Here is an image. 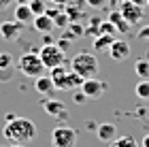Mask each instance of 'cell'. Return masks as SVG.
I'll return each mask as SVG.
<instances>
[{"label":"cell","instance_id":"cell-1","mask_svg":"<svg viewBox=\"0 0 149 147\" xmlns=\"http://www.w3.org/2000/svg\"><path fill=\"white\" fill-rule=\"evenodd\" d=\"M2 137L6 141H13V143H30L32 139L36 137V124L28 117H17L9 113L6 115V124L2 128Z\"/></svg>","mask_w":149,"mask_h":147},{"label":"cell","instance_id":"cell-2","mask_svg":"<svg viewBox=\"0 0 149 147\" xmlns=\"http://www.w3.org/2000/svg\"><path fill=\"white\" fill-rule=\"evenodd\" d=\"M70 68L81 75L83 79H92V77H98V70H100V64H98V58L90 51H81L72 58L70 62Z\"/></svg>","mask_w":149,"mask_h":147},{"label":"cell","instance_id":"cell-3","mask_svg":"<svg viewBox=\"0 0 149 147\" xmlns=\"http://www.w3.org/2000/svg\"><path fill=\"white\" fill-rule=\"evenodd\" d=\"M17 66H19V70H22V75L32 77V79H36L45 72V66L40 62V56L36 51H26L24 56L17 60Z\"/></svg>","mask_w":149,"mask_h":147},{"label":"cell","instance_id":"cell-4","mask_svg":"<svg viewBox=\"0 0 149 147\" xmlns=\"http://www.w3.org/2000/svg\"><path fill=\"white\" fill-rule=\"evenodd\" d=\"M38 56H40V62H43L45 68H56V66L64 64L66 60V51L60 49L56 43H49V45H43V47L38 49Z\"/></svg>","mask_w":149,"mask_h":147},{"label":"cell","instance_id":"cell-5","mask_svg":"<svg viewBox=\"0 0 149 147\" xmlns=\"http://www.w3.org/2000/svg\"><path fill=\"white\" fill-rule=\"evenodd\" d=\"M51 145L53 147H74L77 145V130L68 126H58L51 132Z\"/></svg>","mask_w":149,"mask_h":147},{"label":"cell","instance_id":"cell-6","mask_svg":"<svg viewBox=\"0 0 149 147\" xmlns=\"http://www.w3.org/2000/svg\"><path fill=\"white\" fill-rule=\"evenodd\" d=\"M119 13L124 15L126 22L130 24V28L136 26V24H141V19H143V6L134 4L132 0H124V2L119 4Z\"/></svg>","mask_w":149,"mask_h":147},{"label":"cell","instance_id":"cell-7","mask_svg":"<svg viewBox=\"0 0 149 147\" xmlns=\"http://www.w3.org/2000/svg\"><path fill=\"white\" fill-rule=\"evenodd\" d=\"M81 90H83V94L87 98H100L104 94V90H107V83L100 81L98 77H92V79H85V81H83Z\"/></svg>","mask_w":149,"mask_h":147},{"label":"cell","instance_id":"cell-8","mask_svg":"<svg viewBox=\"0 0 149 147\" xmlns=\"http://www.w3.org/2000/svg\"><path fill=\"white\" fill-rule=\"evenodd\" d=\"M24 32V24H19L17 19L15 22H2L0 24V38H4V41H17L19 34Z\"/></svg>","mask_w":149,"mask_h":147},{"label":"cell","instance_id":"cell-9","mask_svg":"<svg viewBox=\"0 0 149 147\" xmlns=\"http://www.w3.org/2000/svg\"><path fill=\"white\" fill-rule=\"evenodd\" d=\"M43 111L49 113V115L62 119V122H66L68 119V111L64 109V102H60V100L56 98H49V100H43Z\"/></svg>","mask_w":149,"mask_h":147},{"label":"cell","instance_id":"cell-10","mask_svg":"<svg viewBox=\"0 0 149 147\" xmlns=\"http://www.w3.org/2000/svg\"><path fill=\"white\" fill-rule=\"evenodd\" d=\"M109 56L115 60V62H121V60H126L128 56H130V45H128V41H124V38H115L111 49H109Z\"/></svg>","mask_w":149,"mask_h":147},{"label":"cell","instance_id":"cell-11","mask_svg":"<svg viewBox=\"0 0 149 147\" xmlns=\"http://www.w3.org/2000/svg\"><path fill=\"white\" fill-rule=\"evenodd\" d=\"M96 137H98V141H102V143H113L115 139H117V126H115V124H109V122L98 124Z\"/></svg>","mask_w":149,"mask_h":147},{"label":"cell","instance_id":"cell-12","mask_svg":"<svg viewBox=\"0 0 149 147\" xmlns=\"http://www.w3.org/2000/svg\"><path fill=\"white\" fill-rule=\"evenodd\" d=\"M68 70H70V68H64V64H60V66H56V68H51L49 77H51L53 88H56V90H62V92H64V83H66V77H68Z\"/></svg>","mask_w":149,"mask_h":147},{"label":"cell","instance_id":"cell-13","mask_svg":"<svg viewBox=\"0 0 149 147\" xmlns=\"http://www.w3.org/2000/svg\"><path fill=\"white\" fill-rule=\"evenodd\" d=\"M32 24H34V30L40 32V34H49V32L56 28V26H53V19L49 15H45V13H43V15H34Z\"/></svg>","mask_w":149,"mask_h":147},{"label":"cell","instance_id":"cell-14","mask_svg":"<svg viewBox=\"0 0 149 147\" xmlns=\"http://www.w3.org/2000/svg\"><path fill=\"white\" fill-rule=\"evenodd\" d=\"M107 19H109V22L115 26V30H117V34H126V32L128 30H130V24H128L126 22V19H124V15H121V13L119 11H111L109 13V17H107Z\"/></svg>","mask_w":149,"mask_h":147},{"label":"cell","instance_id":"cell-15","mask_svg":"<svg viewBox=\"0 0 149 147\" xmlns=\"http://www.w3.org/2000/svg\"><path fill=\"white\" fill-rule=\"evenodd\" d=\"M34 90L38 92V94H51L56 88H53V81H51L49 75H40V77H36V81H34Z\"/></svg>","mask_w":149,"mask_h":147},{"label":"cell","instance_id":"cell-16","mask_svg":"<svg viewBox=\"0 0 149 147\" xmlns=\"http://www.w3.org/2000/svg\"><path fill=\"white\" fill-rule=\"evenodd\" d=\"M15 19L19 24H28L30 19H34V13H32L30 4H17L15 6Z\"/></svg>","mask_w":149,"mask_h":147},{"label":"cell","instance_id":"cell-17","mask_svg":"<svg viewBox=\"0 0 149 147\" xmlns=\"http://www.w3.org/2000/svg\"><path fill=\"white\" fill-rule=\"evenodd\" d=\"M113 41H115L113 34H100V36H96V38H94V51H109Z\"/></svg>","mask_w":149,"mask_h":147},{"label":"cell","instance_id":"cell-18","mask_svg":"<svg viewBox=\"0 0 149 147\" xmlns=\"http://www.w3.org/2000/svg\"><path fill=\"white\" fill-rule=\"evenodd\" d=\"M134 94L141 100H149V79H141L136 83V88H134Z\"/></svg>","mask_w":149,"mask_h":147},{"label":"cell","instance_id":"cell-19","mask_svg":"<svg viewBox=\"0 0 149 147\" xmlns=\"http://www.w3.org/2000/svg\"><path fill=\"white\" fill-rule=\"evenodd\" d=\"M134 72L141 79H149V60H136L134 62Z\"/></svg>","mask_w":149,"mask_h":147},{"label":"cell","instance_id":"cell-20","mask_svg":"<svg viewBox=\"0 0 149 147\" xmlns=\"http://www.w3.org/2000/svg\"><path fill=\"white\" fill-rule=\"evenodd\" d=\"M13 68V56L6 51H0V72H6Z\"/></svg>","mask_w":149,"mask_h":147},{"label":"cell","instance_id":"cell-21","mask_svg":"<svg viewBox=\"0 0 149 147\" xmlns=\"http://www.w3.org/2000/svg\"><path fill=\"white\" fill-rule=\"evenodd\" d=\"M111 147H139V145L134 141V137H117L111 143Z\"/></svg>","mask_w":149,"mask_h":147},{"label":"cell","instance_id":"cell-22","mask_svg":"<svg viewBox=\"0 0 149 147\" xmlns=\"http://www.w3.org/2000/svg\"><path fill=\"white\" fill-rule=\"evenodd\" d=\"M30 9L34 15H43V13L47 11V0H30Z\"/></svg>","mask_w":149,"mask_h":147},{"label":"cell","instance_id":"cell-23","mask_svg":"<svg viewBox=\"0 0 149 147\" xmlns=\"http://www.w3.org/2000/svg\"><path fill=\"white\" fill-rule=\"evenodd\" d=\"M68 24H70V19L64 11H60L58 15L53 17V26H56V28H68Z\"/></svg>","mask_w":149,"mask_h":147},{"label":"cell","instance_id":"cell-24","mask_svg":"<svg viewBox=\"0 0 149 147\" xmlns=\"http://www.w3.org/2000/svg\"><path fill=\"white\" fill-rule=\"evenodd\" d=\"M64 13L68 15V19H70V22H79L81 17H85L83 13H81V11L77 9V6H66V9H64Z\"/></svg>","mask_w":149,"mask_h":147},{"label":"cell","instance_id":"cell-25","mask_svg":"<svg viewBox=\"0 0 149 147\" xmlns=\"http://www.w3.org/2000/svg\"><path fill=\"white\" fill-rule=\"evenodd\" d=\"M100 34H117V30H115V26L109 22V19H104V22H100Z\"/></svg>","mask_w":149,"mask_h":147},{"label":"cell","instance_id":"cell-26","mask_svg":"<svg viewBox=\"0 0 149 147\" xmlns=\"http://www.w3.org/2000/svg\"><path fill=\"white\" fill-rule=\"evenodd\" d=\"M68 30H70V34H72L74 38L85 34V28H83L81 24H77V22H70V24H68Z\"/></svg>","mask_w":149,"mask_h":147},{"label":"cell","instance_id":"cell-27","mask_svg":"<svg viewBox=\"0 0 149 147\" xmlns=\"http://www.w3.org/2000/svg\"><path fill=\"white\" fill-rule=\"evenodd\" d=\"M83 36H90V38H96V36H100V26H87L85 28V34Z\"/></svg>","mask_w":149,"mask_h":147},{"label":"cell","instance_id":"cell-28","mask_svg":"<svg viewBox=\"0 0 149 147\" xmlns=\"http://www.w3.org/2000/svg\"><path fill=\"white\" fill-rule=\"evenodd\" d=\"M85 100H87V96L83 94V90H81V92L74 90V92H72V102H74V105H83Z\"/></svg>","mask_w":149,"mask_h":147},{"label":"cell","instance_id":"cell-29","mask_svg":"<svg viewBox=\"0 0 149 147\" xmlns=\"http://www.w3.org/2000/svg\"><path fill=\"white\" fill-rule=\"evenodd\" d=\"M107 2H109V0H85V4L92 6V9H102Z\"/></svg>","mask_w":149,"mask_h":147},{"label":"cell","instance_id":"cell-30","mask_svg":"<svg viewBox=\"0 0 149 147\" xmlns=\"http://www.w3.org/2000/svg\"><path fill=\"white\" fill-rule=\"evenodd\" d=\"M141 41H149V26H145V28H141V32L136 34Z\"/></svg>","mask_w":149,"mask_h":147},{"label":"cell","instance_id":"cell-31","mask_svg":"<svg viewBox=\"0 0 149 147\" xmlns=\"http://www.w3.org/2000/svg\"><path fill=\"white\" fill-rule=\"evenodd\" d=\"M70 43H72V41H70V38H64V36H62V41H60V43H58V47L66 51V49H68V47H70Z\"/></svg>","mask_w":149,"mask_h":147},{"label":"cell","instance_id":"cell-32","mask_svg":"<svg viewBox=\"0 0 149 147\" xmlns=\"http://www.w3.org/2000/svg\"><path fill=\"white\" fill-rule=\"evenodd\" d=\"M13 4V0H0V11H4V9H9V6Z\"/></svg>","mask_w":149,"mask_h":147},{"label":"cell","instance_id":"cell-33","mask_svg":"<svg viewBox=\"0 0 149 147\" xmlns=\"http://www.w3.org/2000/svg\"><path fill=\"white\" fill-rule=\"evenodd\" d=\"M49 43H53L51 34H43V45H49Z\"/></svg>","mask_w":149,"mask_h":147},{"label":"cell","instance_id":"cell-34","mask_svg":"<svg viewBox=\"0 0 149 147\" xmlns=\"http://www.w3.org/2000/svg\"><path fill=\"white\" fill-rule=\"evenodd\" d=\"M51 2L56 4V6H66V2H68V0H51Z\"/></svg>","mask_w":149,"mask_h":147},{"label":"cell","instance_id":"cell-35","mask_svg":"<svg viewBox=\"0 0 149 147\" xmlns=\"http://www.w3.org/2000/svg\"><path fill=\"white\" fill-rule=\"evenodd\" d=\"M121 2H124V0H109V4H111V6H119Z\"/></svg>","mask_w":149,"mask_h":147},{"label":"cell","instance_id":"cell-36","mask_svg":"<svg viewBox=\"0 0 149 147\" xmlns=\"http://www.w3.org/2000/svg\"><path fill=\"white\" fill-rule=\"evenodd\" d=\"M143 147H149V132L143 137Z\"/></svg>","mask_w":149,"mask_h":147},{"label":"cell","instance_id":"cell-37","mask_svg":"<svg viewBox=\"0 0 149 147\" xmlns=\"http://www.w3.org/2000/svg\"><path fill=\"white\" fill-rule=\"evenodd\" d=\"M132 2H134V4H139V6H145V4H147V0H132Z\"/></svg>","mask_w":149,"mask_h":147},{"label":"cell","instance_id":"cell-38","mask_svg":"<svg viewBox=\"0 0 149 147\" xmlns=\"http://www.w3.org/2000/svg\"><path fill=\"white\" fill-rule=\"evenodd\" d=\"M30 0H17V4H28Z\"/></svg>","mask_w":149,"mask_h":147},{"label":"cell","instance_id":"cell-39","mask_svg":"<svg viewBox=\"0 0 149 147\" xmlns=\"http://www.w3.org/2000/svg\"><path fill=\"white\" fill-rule=\"evenodd\" d=\"M11 147H24V145H22V143H13Z\"/></svg>","mask_w":149,"mask_h":147},{"label":"cell","instance_id":"cell-40","mask_svg":"<svg viewBox=\"0 0 149 147\" xmlns=\"http://www.w3.org/2000/svg\"><path fill=\"white\" fill-rule=\"evenodd\" d=\"M147 4H149V0H147Z\"/></svg>","mask_w":149,"mask_h":147}]
</instances>
